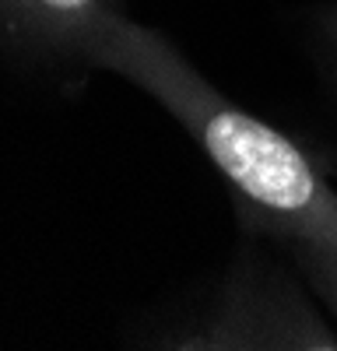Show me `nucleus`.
<instances>
[{"instance_id":"5","label":"nucleus","mask_w":337,"mask_h":351,"mask_svg":"<svg viewBox=\"0 0 337 351\" xmlns=\"http://www.w3.org/2000/svg\"><path fill=\"white\" fill-rule=\"evenodd\" d=\"M327 36H330V43L337 46V4H334V11H330V21H327Z\"/></svg>"},{"instance_id":"1","label":"nucleus","mask_w":337,"mask_h":351,"mask_svg":"<svg viewBox=\"0 0 337 351\" xmlns=\"http://www.w3.org/2000/svg\"><path fill=\"white\" fill-rule=\"evenodd\" d=\"M77 60L151 95L211 158L257 232L337 250V190L305 148L236 106L162 32L105 8L81 32Z\"/></svg>"},{"instance_id":"4","label":"nucleus","mask_w":337,"mask_h":351,"mask_svg":"<svg viewBox=\"0 0 337 351\" xmlns=\"http://www.w3.org/2000/svg\"><path fill=\"white\" fill-rule=\"evenodd\" d=\"M277 246H285V253L292 256V263L313 291V299L337 324V250L305 239H277Z\"/></svg>"},{"instance_id":"2","label":"nucleus","mask_w":337,"mask_h":351,"mask_svg":"<svg viewBox=\"0 0 337 351\" xmlns=\"http://www.w3.org/2000/svg\"><path fill=\"white\" fill-rule=\"evenodd\" d=\"M165 348H305L337 351V334L320 309L305 299L281 271L260 263L257 256L236 263L218 302L204 313L201 324L162 337Z\"/></svg>"},{"instance_id":"3","label":"nucleus","mask_w":337,"mask_h":351,"mask_svg":"<svg viewBox=\"0 0 337 351\" xmlns=\"http://www.w3.org/2000/svg\"><path fill=\"white\" fill-rule=\"evenodd\" d=\"M109 0H0V43L25 56H77L81 32Z\"/></svg>"}]
</instances>
